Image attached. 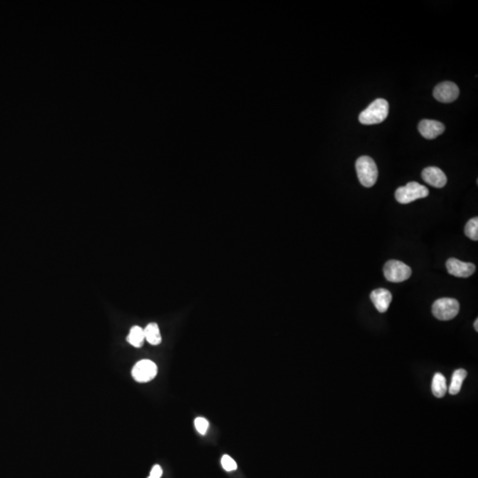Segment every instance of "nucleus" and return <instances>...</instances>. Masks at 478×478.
Wrapping results in <instances>:
<instances>
[{
	"label": "nucleus",
	"instance_id": "9",
	"mask_svg": "<svg viewBox=\"0 0 478 478\" xmlns=\"http://www.w3.org/2000/svg\"><path fill=\"white\" fill-rule=\"evenodd\" d=\"M446 130L443 123L434 120H422L418 125V130L422 137L426 139H435L436 137L444 133Z\"/></svg>",
	"mask_w": 478,
	"mask_h": 478
},
{
	"label": "nucleus",
	"instance_id": "14",
	"mask_svg": "<svg viewBox=\"0 0 478 478\" xmlns=\"http://www.w3.org/2000/svg\"><path fill=\"white\" fill-rule=\"evenodd\" d=\"M467 375L468 373L465 369H457L454 371V375L452 376V380H451L450 387H449L450 394L456 395L459 393Z\"/></svg>",
	"mask_w": 478,
	"mask_h": 478
},
{
	"label": "nucleus",
	"instance_id": "18",
	"mask_svg": "<svg viewBox=\"0 0 478 478\" xmlns=\"http://www.w3.org/2000/svg\"><path fill=\"white\" fill-rule=\"evenodd\" d=\"M194 423H195V428L198 433H201V435H205L207 433L208 427H209V422L207 419L204 417H197L195 419Z\"/></svg>",
	"mask_w": 478,
	"mask_h": 478
},
{
	"label": "nucleus",
	"instance_id": "5",
	"mask_svg": "<svg viewBox=\"0 0 478 478\" xmlns=\"http://www.w3.org/2000/svg\"><path fill=\"white\" fill-rule=\"evenodd\" d=\"M383 274L388 281L391 283H401L408 280L411 276V267L402 261L390 260L387 261L383 267Z\"/></svg>",
	"mask_w": 478,
	"mask_h": 478
},
{
	"label": "nucleus",
	"instance_id": "11",
	"mask_svg": "<svg viewBox=\"0 0 478 478\" xmlns=\"http://www.w3.org/2000/svg\"><path fill=\"white\" fill-rule=\"evenodd\" d=\"M370 299L374 306L380 313H385L390 306L392 296L386 289L379 288L374 290L370 294Z\"/></svg>",
	"mask_w": 478,
	"mask_h": 478
},
{
	"label": "nucleus",
	"instance_id": "6",
	"mask_svg": "<svg viewBox=\"0 0 478 478\" xmlns=\"http://www.w3.org/2000/svg\"><path fill=\"white\" fill-rule=\"evenodd\" d=\"M158 368L150 360H142L134 366L132 376L138 383H147L157 376Z\"/></svg>",
	"mask_w": 478,
	"mask_h": 478
},
{
	"label": "nucleus",
	"instance_id": "10",
	"mask_svg": "<svg viewBox=\"0 0 478 478\" xmlns=\"http://www.w3.org/2000/svg\"><path fill=\"white\" fill-rule=\"evenodd\" d=\"M422 177L425 183L435 188H443L447 183L446 174L436 167H429L423 169Z\"/></svg>",
	"mask_w": 478,
	"mask_h": 478
},
{
	"label": "nucleus",
	"instance_id": "19",
	"mask_svg": "<svg viewBox=\"0 0 478 478\" xmlns=\"http://www.w3.org/2000/svg\"><path fill=\"white\" fill-rule=\"evenodd\" d=\"M162 475V468L160 465H155L151 468V473L148 478H161Z\"/></svg>",
	"mask_w": 478,
	"mask_h": 478
},
{
	"label": "nucleus",
	"instance_id": "13",
	"mask_svg": "<svg viewBox=\"0 0 478 478\" xmlns=\"http://www.w3.org/2000/svg\"><path fill=\"white\" fill-rule=\"evenodd\" d=\"M144 338L149 344L158 345L162 343V335L157 324L154 323L148 324L145 329H144Z\"/></svg>",
	"mask_w": 478,
	"mask_h": 478
},
{
	"label": "nucleus",
	"instance_id": "16",
	"mask_svg": "<svg viewBox=\"0 0 478 478\" xmlns=\"http://www.w3.org/2000/svg\"><path fill=\"white\" fill-rule=\"evenodd\" d=\"M465 235L468 238L477 241L478 240V218L474 217L470 219L465 226Z\"/></svg>",
	"mask_w": 478,
	"mask_h": 478
},
{
	"label": "nucleus",
	"instance_id": "1",
	"mask_svg": "<svg viewBox=\"0 0 478 478\" xmlns=\"http://www.w3.org/2000/svg\"><path fill=\"white\" fill-rule=\"evenodd\" d=\"M388 113L389 103L385 99H377L360 113L358 121L364 125L379 124L386 119Z\"/></svg>",
	"mask_w": 478,
	"mask_h": 478
},
{
	"label": "nucleus",
	"instance_id": "4",
	"mask_svg": "<svg viewBox=\"0 0 478 478\" xmlns=\"http://www.w3.org/2000/svg\"><path fill=\"white\" fill-rule=\"evenodd\" d=\"M460 311L458 300L451 298H442L436 300L432 306V313L436 319L449 321L454 319Z\"/></svg>",
	"mask_w": 478,
	"mask_h": 478
},
{
	"label": "nucleus",
	"instance_id": "7",
	"mask_svg": "<svg viewBox=\"0 0 478 478\" xmlns=\"http://www.w3.org/2000/svg\"><path fill=\"white\" fill-rule=\"evenodd\" d=\"M459 94V87L453 82L449 81L440 83L433 91L434 98L442 103L454 102L458 99Z\"/></svg>",
	"mask_w": 478,
	"mask_h": 478
},
{
	"label": "nucleus",
	"instance_id": "2",
	"mask_svg": "<svg viewBox=\"0 0 478 478\" xmlns=\"http://www.w3.org/2000/svg\"><path fill=\"white\" fill-rule=\"evenodd\" d=\"M356 171L358 181L367 188L372 187L377 181L378 170L376 162L369 156H362L356 162Z\"/></svg>",
	"mask_w": 478,
	"mask_h": 478
},
{
	"label": "nucleus",
	"instance_id": "17",
	"mask_svg": "<svg viewBox=\"0 0 478 478\" xmlns=\"http://www.w3.org/2000/svg\"><path fill=\"white\" fill-rule=\"evenodd\" d=\"M221 462H222V468H224L226 471H234L237 468L236 461H234L232 458L229 456V455H227V454L222 456Z\"/></svg>",
	"mask_w": 478,
	"mask_h": 478
},
{
	"label": "nucleus",
	"instance_id": "8",
	"mask_svg": "<svg viewBox=\"0 0 478 478\" xmlns=\"http://www.w3.org/2000/svg\"><path fill=\"white\" fill-rule=\"evenodd\" d=\"M447 268L449 274L462 278L469 277L475 271V266L474 264L463 262L455 258H450L447 260Z\"/></svg>",
	"mask_w": 478,
	"mask_h": 478
},
{
	"label": "nucleus",
	"instance_id": "3",
	"mask_svg": "<svg viewBox=\"0 0 478 478\" xmlns=\"http://www.w3.org/2000/svg\"><path fill=\"white\" fill-rule=\"evenodd\" d=\"M428 188L416 182H410L406 186L400 187L395 191V198L401 204H409L413 201L428 197Z\"/></svg>",
	"mask_w": 478,
	"mask_h": 478
},
{
	"label": "nucleus",
	"instance_id": "12",
	"mask_svg": "<svg viewBox=\"0 0 478 478\" xmlns=\"http://www.w3.org/2000/svg\"><path fill=\"white\" fill-rule=\"evenodd\" d=\"M431 389L434 396L443 397L447 391V380L441 373H436L433 377Z\"/></svg>",
	"mask_w": 478,
	"mask_h": 478
},
{
	"label": "nucleus",
	"instance_id": "20",
	"mask_svg": "<svg viewBox=\"0 0 478 478\" xmlns=\"http://www.w3.org/2000/svg\"><path fill=\"white\" fill-rule=\"evenodd\" d=\"M474 328H475V331H478V319L475 320V324H474Z\"/></svg>",
	"mask_w": 478,
	"mask_h": 478
},
{
	"label": "nucleus",
	"instance_id": "15",
	"mask_svg": "<svg viewBox=\"0 0 478 478\" xmlns=\"http://www.w3.org/2000/svg\"><path fill=\"white\" fill-rule=\"evenodd\" d=\"M144 340L145 338L144 329L139 326H134L130 329V334L127 338V341L129 342L130 345H133L134 347L139 348L144 344Z\"/></svg>",
	"mask_w": 478,
	"mask_h": 478
}]
</instances>
